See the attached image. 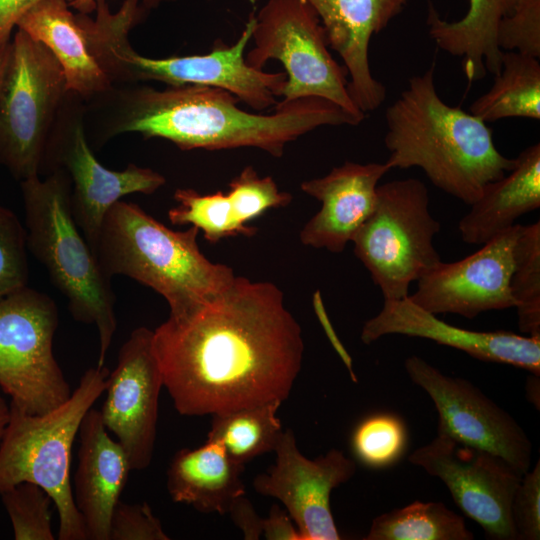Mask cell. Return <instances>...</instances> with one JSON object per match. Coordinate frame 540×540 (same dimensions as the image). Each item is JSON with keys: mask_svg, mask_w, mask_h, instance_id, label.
Returning a JSON list of instances; mask_svg holds the SVG:
<instances>
[{"mask_svg": "<svg viewBox=\"0 0 540 540\" xmlns=\"http://www.w3.org/2000/svg\"><path fill=\"white\" fill-rule=\"evenodd\" d=\"M163 386L184 416L285 401L301 370L302 330L278 286L236 276L153 331Z\"/></svg>", "mask_w": 540, "mask_h": 540, "instance_id": "1", "label": "cell"}, {"mask_svg": "<svg viewBox=\"0 0 540 540\" xmlns=\"http://www.w3.org/2000/svg\"><path fill=\"white\" fill-rule=\"evenodd\" d=\"M85 126L103 143L115 136L139 133L163 138L181 150L257 148L273 157L286 146L322 126H357L363 120L320 97H305L257 114L237 106L230 92L186 85L163 90L147 85H112L86 101Z\"/></svg>", "mask_w": 540, "mask_h": 540, "instance_id": "2", "label": "cell"}, {"mask_svg": "<svg viewBox=\"0 0 540 540\" xmlns=\"http://www.w3.org/2000/svg\"><path fill=\"white\" fill-rule=\"evenodd\" d=\"M385 121L389 167H418L437 188L468 205L514 165L495 146L486 122L440 98L434 63L410 78Z\"/></svg>", "mask_w": 540, "mask_h": 540, "instance_id": "3", "label": "cell"}, {"mask_svg": "<svg viewBox=\"0 0 540 540\" xmlns=\"http://www.w3.org/2000/svg\"><path fill=\"white\" fill-rule=\"evenodd\" d=\"M140 21L137 9L124 3L116 12L99 7L83 25L88 49L112 85L157 81L169 87L209 86L230 92L256 111L277 104L287 80L285 72L257 70L245 61L254 12L234 44L217 40L206 54L168 58L145 57L131 47L129 32Z\"/></svg>", "mask_w": 540, "mask_h": 540, "instance_id": "4", "label": "cell"}, {"mask_svg": "<svg viewBox=\"0 0 540 540\" xmlns=\"http://www.w3.org/2000/svg\"><path fill=\"white\" fill-rule=\"evenodd\" d=\"M199 230L175 231L135 203L117 201L103 220L94 253L111 279L124 275L153 289L170 315L187 313L225 289L233 270L200 251Z\"/></svg>", "mask_w": 540, "mask_h": 540, "instance_id": "5", "label": "cell"}, {"mask_svg": "<svg viewBox=\"0 0 540 540\" xmlns=\"http://www.w3.org/2000/svg\"><path fill=\"white\" fill-rule=\"evenodd\" d=\"M27 248L62 293L72 317L94 324L99 335L97 366L105 364L117 329L111 279L77 226L71 209V183L62 170L20 181Z\"/></svg>", "mask_w": 540, "mask_h": 540, "instance_id": "6", "label": "cell"}, {"mask_svg": "<svg viewBox=\"0 0 540 540\" xmlns=\"http://www.w3.org/2000/svg\"><path fill=\"white\" fill-rule=\"evenodd\" d=\"M109 371L91 367L58 407L30 414L10 402V420L0 441V493L23 482L40 486L59 517L58 539L87 540L73 499L70 480L72 447L81 422L105 391Z\"/></svg>", "mask_w": 540, "mask_h": 540, "instance_id": "7", "label": "cell"}, {"mask_svg": "<svg viewBox=\"0 0 540 540\" xmlns=\"http://www.w3.org/2000/svg\"><path fill=\"white\" fill-rule=\"evenodd\" d=\"M68 93L53 54L18 29L9 44L0 86V165L15 179L39 176Z\"/></svg>", "mask_w": 540, "mask_h": 540, "instance_id": "8", "label": "cell"}, {"mask_svg": "<svg viewBox=\"0 0 540 540\" xmlns=\"http://www.w3.org/2000/svg\"><path fill=\"white\" fill-rule=\"evenodd\" d=\"M440 228L421 180L378 185L374 209L352 242L384 300L409 296L410 285L442 261L433 243Z\"/></svg>", "mask_w": 540, "mask_h": 540, "instance_id": "9", "label": "cell"}, {"mask_svg": "<svg viewBox=\"0 0 540 540\" xmlns=\"http://www.w3.org/2000/svg\"><path fill=\"white\" fill-rule=\"evenodd\" d=\"M250 67L282 63L287 77L280 103L305 97L327 99L363 120L348 91V73L331 55L321 20L308 0H267L255 14Z\"/></svg>", "mask_w": 540, "mask_h": 540, "instance_id": "10", "label": "cell"}, {"mask_svg": "<svg viewBox=\"0 0 540 540\" xmlns=\"http://www.w3.org/2000/svg\"><path fill=\"white\" fill-rule=\"evenodd\" d=\"M58 309L28 285L0 295V387L30 414L66 401L71 389L53 353Z\"/></svg>", "mask_w": 540, "mask_h": 540, "instance_id": "11", "label": "cell"}, {"mask_svg": "<svg viewBox=\"0 0 540 540\" xmlns=\"http://www.w3.org/2000/svg\"><path fill=\"white\" fill-rule=\"evenodd\" d=\"M84 102L69 91L49 138L41 171L62 170L68 176L74 220L94 252L112 205L128 194H152L166 179L133 163L121 171L103 166L89 146Z\"/></svg>", "mask_w": 540, "mask_h": 540, "instance_id": "12", "label": "cell"}, {"mask_svg": "<svg viewBox=\"0 0 540 540\" xmlns=\"http://www.w3.org/2000/svg\"><path fill=\"white\" fill-rule=\"evenodd\" d=\"M408 460L442 480L456 505L483 528L487 537L518 539L511 506L523 475L504 459L438 433Z\"/></svg>", "mask_w": 540, "mask_h": 540, "instance_id": "13", "label": "cell"}, {"mask_svg": "<svg viewBox=\"0 0 540 540\" xmlns=\"http://www.w3.org/2000/svg\"><path fill=\"white\" fill-rule=\"evenodd\" d=\"M404 366L433 401L438 433L501 457L521 475L529 470L531 441L508 412L469 381L446 375L419 356L408 357Z\"/></svg>", "mask_w": 540, "mask_h": 540, "instance_id": "14", "label": "cell"}, {"mask_svg": "<svg viewBox=\"0 0 540 540\" xmlns=\"http://www.w3.org/2000/svg\"><path fill=\"white\" fill-rule=\"evenodd\" d=\"M274 452V465L253 479L255 491L284 504L301 540L341 539L330 508V495L352 478L355 462L335 448L308 459L299 451L291 429L282 431Z\"/></svg>", "mask_w": 540, "mask_h": 540, "instance_id": "15", "label": "cell"}, {"mask_svg": "<svg viewBox=\"0 0 540 540\" xmlns=\"http://www.w3.org/2000/svg\"><path fill=\"white\" fill-rule=\"evenodd\" d=\"M163 375L153 348V331L134 329L119 350L117 365L108 375L100 411L106 429L127 454L132 470L152 460Z\"/></svg>", "mask_w": 540, "mask_h": 540, "instance_id": "16", "label": "cell"}, {"mask_svg": "<svg viewBox=\"0 0 540 540\" xmlns=\"http://www.w3.org/2000/svg\"><path fill=\"white\" fill-rule=\"evenodd\" d=\"M520 227L514 225L461 260L439 262L417 281L409 298L433 314L452 313L467 319L514 307L510 280Z\"/></svg>", "mask_w": 540, "mask_h": 540, "instance_id": "17", "label": "cell"}, {"mask_svg": "<svg viewBox=\"0 0 540 540\" xmlns=\"http://www.w3.org/2000/svg\"><path fill=\"white\" fill-rule=\"evenodd\" d=\"M392 334L429 339L475 359L512 365L540 376V336L453 326L414 303L409 296L384 300L379 313L364 323L360 338L368 345Z\"/></svg>", "mask_w": 540, "mask_h": 540, "instance_id": "18", "label": "cell"}, {"mask_svg": "<svg viewBox=\"0 0 540 540\" xmlns=\"http://www.w3.org/2000/svg\"><path fill=\"white\" fill-rule=\"evenodd\" d=\"M390 170L386 162L347 161L323 177L303 181L301 190L321 208L300 231L301 243L341 253L373 211L378 183Z\"/></svg>", "mask_w": 540, "mask_h": 540, "instance_id": "19", "label": "cell"}, {"mask_svg": "<svg viewBox=\"0 0 540 540\" xmlns=\"http://www.w3.org/2000/svg\"><path fill=\"white\" fill-rule=\"evenodd\" d=\"M325 29L329 48L343 60L350 80L349 94L365 114L380 107L385 86L369 64L372 36L384 30L408 0H308Z\"/></svg>", "mask_w": 540, "mask_h": 540, "instance_id": "20", "label": "cell"}, {"mask_svg": "<svg viewBox=\"0 0 540 540\" xmlns=\"http://www.w3.org/2000/svg\"><path fill=\"white\" fill-rule=\"evenodd\" d=\"M78 433L73 499L88 539L110 540L112 514L132 469L121 444L109 436L99 410L87 411Z\"/></svg>", "mask_w": 540, "mask_h": 540, "instance_id": "21", "label": "cell"}, {"mask_svg": "<svg viewBox=\"0 0 540 540\" xmlns=\"http://www.w3.org/2000/svg\"><path fill=\"white\" fill-rule=\"evenodd\" d=\"M17 28L53 54L68 91L85 102L112 86L89 51L77 13L70 10L67 0H40L20 18Z\"/></svg>", "mask_w": 540, "mask_h": 540, "instance_id": "22", "label": "cell"}, {"mask_svg": "<svg viewBox=\"0 0 540 540\" xmlns=\"http://www.w3.org/2000/svg\"><path fill=\"white\" fill-rule=\"evenodd\" d=\"M539 207L540 144L536 143L520 152L501 178L484 186L458 229L464 242L482 245Z\"/></svg>", "mask_w": 540, "mask_h": 540, "instance_id": "23", "label": "cell"}, {"mask_svg": "<svg viewBox=\"0 0 540 540\" xmlns=\"http://www.w3.org/2000/svg\"><path fill=\"white\" fill-rule=\"evenodd\" d=\"M245 466L236 463L214 440L195 449H181L167 471V490L176 503L202 513L224 515L233 501L245 495L241 474Z\"/></svg>", "mask_w": 540, "mask_h": 540, "instance_id": "24", "label": "cell"}, {"mask_svg": "<svg viewBox=\"0 0 540 540\" xmlns=\"http://www.w3.org/2000/svg\"><path fill=\"white\" fill-rule=\"evenodd\" d=\"M516 0H469L465 15L456 21L440 17L429 2L426 24L435 44L462 58V68L471 83L501 69L503 51L497 44L498 25L510 14Z\"/></svg>", "mask_w": 540, "mask_h": 540, "instance_id": "25", "label": "cell"}, {"mask_svg": "<svg viewBox=\"0 0 540 540\" xmlns=\"http://www.w3.org/2000/svg\"><path fill=\"white\" fill-rule=\"evenodd\" d=\"M484 122L505 118L540 119V63L538 58L503 51L501 69L491 88L470 106Z\"/></svg>", "mask_w": 540, "mask_h": 540, "instance_id": "26", "label": "cell"}, {"mask_svg": "<svg viewBox=\"0 0 540 540\" xmlns=\"http://www.w3.org/2000/svg\"><path fill=\"white\" fill-rule=\"evenodd\" d=\"M282 402L212 415L207 439L219 442L236 463L245 466L254 458L274 451L283 431L277 411Z\"/></svg>", "mask_w": 540, "mask_h": 540, "instance_id": "27", "label": "cell"}, {"mask_svg": "<svg viewBox=\"0 0 540 540\" xmlns=\"http://www.w3.org/2000/svg\"><path fill=\"white\" fill-rule=\"evenodd\" d=\"M462 516L441 502L413 503L373 519L364 540H472Z\"/></svg>", "mask_w": 540, "mask_h": 540, "instance_id": "28", "label": "cell"}, {"mask_svg": "<svg viewBox=\"0 0 540 540\" xmlns=\"http://www.w3.org/2000/svg\"><path fill=\"white\" fill-rule=\"evenodd\" d=\"M173 198L177 206L168 211L170 222L196 227L210 243L237 235L251 237L256 233L255 227L238 220L227 193L203 195L191 188H179Z\"/></svg>", "mask_w": 540, "mask_h": 540, "instance_id": "29", "label": "cell"}, {"mask_svg": "<svg viewBox=\"0 0 540 540\" xmlns=\"http://www.w3.org/2000/svg\"><path fill=\"white\" fill-rule=\"evenodd\" d=\"M510 290L520 331L540 336V222L521 225L514 250Z\"/></svg>", "mask_w": 540, "mask_h": 540, "instance_id": "30", "label": "cell"}, {"mask_svg": "<svg viewBox=\"0 0 540 540\" xmlns=\"http://www.w3.org/2000/svg\"><path fill=\"white\" fill-rule=\"evenodd\" d=\"M407 430L396 415L380 413L363 419L354 429L351 446L358 460L372 468L395 463L404 453Z\"/></svg>", "mask_w": 540, "mask_h": 540, "instance_id": "31", "label": "cell"}, {"mask_svg": "<svg viewBox=\"0 0 540 540\" xmlns=\"http://www.w3.org/2000/svg\"><path fill=\"white\" fill-rule=\"evenodd\" d=\"M16 540H54L51 497L40 486L23 482L0 493Z\"/></svg>", "mask_w": 540, "mask_h": 540, "instance_id": "32", "label": "cell"}, {"mask_svg": "<svg viewBox=\"0 0 540 540\" xmlns=\"http://www.w3.org/2000/svg\"><path fill=\"white\" fill-rule=\"evenodd\" d=\"M238 220L247 225L272 208L286 207L292 195L280 191L271 176L260 177L252 166H246L229 183L227 192Z\"/></svg>", "mask_w": 540, "mask_h": 540, "instance_id": "33", "label": "cell"}, {"mask_svg": "<svg viewBox=\"0 0 540 540\" xmlns=\"http://www.w3.org/2000/svg\"><path fill=\"white\" fill-rule=\"evenodd\" d=\"M27 233L18 217L0 205V295L28 284Z\"/></svg>", "mask_w": 540, "mask_h": 540, "instance_id": "34", "label": "cell"}, {"mask_svg": "<svg viewBox=\"0 0 540 540\" xmlns=\"http://www.w3.org/2000/svg\"><path fill=\"white\" fill-rule=\"evenodd\" d=\"M497 44L502 51L540 57V0H516L512 12L498 25Z\"/></svg>", "mask_w": 540, "mask_h": 540, "instance_id": "35", "label": "cell"}, {"mask_svg": "<svg viewBox=\"0 0 540 540\" xmlns=\"http://www.w3.org/2000/svg\"><path fill=\"white\" fill-rule=\"evenodd\" d=\"M160 520L146 503L119 501L110 524V540H169Z\"/></svg>", "mask_w": 540, "mask_h": 540, "instance_id": "36", "label": "cell"}, {"mask_svg": "<svg viewBox=\"0 0 540 540\" xmlns=\"http://www.w3.org/2000/svg\"><path fill=\"white\" fill-rule=\"evenodd\" d=\"M511 513L518 539L540 538L539 461L531 471L523 474L512 500Z\"/></svg>", "mask_w": 540, "mask_h": 540, "instance_id": "37", "label": "cell"}, {"mask_svg": "<svg viewBox=\"0 0 540 540\" xmlns=\"http://www.w3.org/2000/svg\"><path fill=\"white\" fill-rule=\"evenodd\" d=\"M228 514L235 525L242 530L245 539L257 540L262 536L264 518L258 516L245 495L239 496L233 501Z\"/></svg>", "mask_w": 540, "mask_h": 540, "instance_id": "38", "label": "cell"}, {"mask_svg": "<svg viewBox=\"0 0 540 540\" xmlns=\"http://www.w3.org/2000/svg\"><path fill=\"white\" fill-rule=\"evenodd\" d=\"M40 0H0V48L11 41L12 30L20 18Z\"/></svg>", "mask_w": 540, "mask_h": 540, "instance_id": "39", "label": "cell"}, {"mask_svg": "<svg viewBox=\"0 0 540 540\" xmlns=\"http://www.w3.org/2000/svg\"><path fill=\"white\" fill-rule=\"evenodd\" d=\"M289 514L273 505L269 516L263 520V534L268 540H301Z\"/></svg>", "mask_w": 540, "mask_h": 540, "instance_id": "40", "label": "cell"}, {"mask_svg": "<svg viewBox=\"0 0 540 540\" xmlns=\"http://www.w3.org/2000/svg\"><path fill=\"white\" fill-rule=\"evenodd\" d=\"M71 8L78 13L90 14L96 9V0H67ZM176 0H141L147 11L158 8L162 4L175 2Z\"/></svg>", "mask_w": 540, "mask_h": 540, "instance_id": "41", "label": "cell"}, {"mask_svg": "<svg viewBox=\"0 0 540 540\" xmlns=\"http://www.w3.org/2000/svg\"><path fill=\"white\" fill-rule=\"evenodd\" d=\"M10 420V405L0 396V441Z\"/></svg>", "mask_w": 540, "mask_h": 540, "instance_id": "42", "label": "cell"}, {"mask_svg": "<svg viewBox=\"0 0 540 540\" xmlns=\"http://www.w3.org/2000/svg\"><path fill=\"white\" fill-rule=\"evenodd\" d=\"M8 52H9V45L6 47L0 48V86L3 79L6 63H7Z\"/></svg>", "mask_w": 540, "mask_h": 540, "instance_id": "43", "label": "cell"}]
</instances>
